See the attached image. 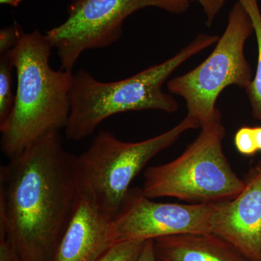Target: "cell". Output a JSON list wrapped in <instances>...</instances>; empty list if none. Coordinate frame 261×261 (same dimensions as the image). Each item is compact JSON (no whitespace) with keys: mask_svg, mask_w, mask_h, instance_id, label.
<instances>
[{"mask_svg":"<svg viewBox=\"0 0 261 261\" xmlns=\"http://www.w3.org/2000/svg\"><path fill=\"white\" fill-rule=\"evenodd\" d=\"M13 69L14 63L10 51L0 54V123L9 116L14 106L15 94L12 89Z\"/></svg>","mask_w":261,"mask_h":261,"instance_id":"cell-13","label":"cell"},{"mask_svg":"<svg viewBox=\"0 0 261 261\" xmlns=\"http://www.w3.org/2000/svg\"><path fill=\"white\" fill-rule=\"evenodd\" d=\"M219 39L217 35L201 33L167 61L117 82H99L87 70H79L70 92V112L65 128L67 138H86L105 120L118 113L147 110L176 112L177 101L163 90V84L178 67Z\"/></svg>","mask_w":261,"mask_h":261,"instance_id":"cell-3","label":"cell"},{"mask_svg":"<svg viewBox=\"0 0 261 261\" xmlns=\"http://www.w3.org/2000/svg\"><path fill=\"white\" fill-rule=\"evenodd\" d=\"M0 261H21L3 231H0Z\"/></svg>","mask_w":261,"mask_h":261,"instance_id":"cell-18","label":"cell"},{"mask_svg":"<svg viewBox=\"0 0 261 261\" xmlns=\"http://www.w3.org/2000/svg\"><path fill=\"white\" fill-rule=\"evenodd\" d=\"M75 157L51 130L0 171V231L21 261H51L78 199Z\"/></svg>","mask_w":261,"mask_h":261,"instance_id":"cell-1","label":"cell"},{"mask_svg":"<svg viewBox=\"0 0 261 261\" xmlns=\"http://www.w3.org/2000/svg\"><path fill=\"white\" fill-rule=\"evenodd\" d=\"M23 30L21 25L15 20L13 25L0 30V54L8 53L16 46Z\"/></svg>","mask_w":261,"mask_h":261,"instance_id":"cell-16","label":"cell"},{"mask_svg":"<svg viewBox=\"0 0 261 261\" xmlns=\"http://www.w3.org/2000/svg\"><path fill=\"white\" fill-rule=\"evenodd\" d=\"M145 242H118L110 247L97 261H137Z\"/></svg>","mask_w":261,"mask_h":261,"instance_id":"cell-14","label":"cell"},{"mask_svg":"<svg viewBox=\"0 0 261 261\" xmlns=\"http://www.w3.org/2000/svg\"><path fill=\"white\" fill-rule=\"evenodd\" d=\"M225 136L221 121L201 127L197 138L178 157L146 170L142 194L150 199L174 197L191 203L234 198L243 191L245 181L225 155Z\"/></svg>","mask_w":261,"mask_h":261,"instance_id":"cell-4","label":"cell"},{"mask_svg":"<svg viewBox=\"0 0 261 261\" xmlns=\"http://www.w3.org/2000/svg\"><path fill=\"white\" fill-rule=\"evenodd\" d=\"M254 137L258 152H261V126H253Z\"/></svg>","mask_w":261,"mask_h":261,"instance_id":"cell-20","label":"cell"},{"mask_svg":"<svg viewBox=\"0 0 261 261\" xmlns=\"http://www.w3.org/2000/svg\"><path fill=\"white\" fill-rule=\"evenodd\" d=\"M233 143L239 153L244 156L251 157L258 152L254 137L253 126L240 127L235 133Z\"/></svg>","mask_w":261,"mask_h":261,"instance_id":"cell-15","label":"cell"},{"mask_svg":"<svg viewBox=\"0 0 261 261\" xmlns=\"http://www.w3.org/2000/svg\"><path fill=\"white\" fill-rule=\"evenodd\" d=\"M215 204L154 202L141 189H130L113 219L115 241H147L183 233H211Z\"/></svg>","mask_w":261,"mask_h":261,"instance_id":"cell-8","label":"cell"},{"mask_svg":"<svg viewBox=\"0 0 261 261\" xmlns=\"http://www.w3.org/2000/svg\"><path fill=\"white\" fill-rule=\"evenodd\" d=\"M53 47L38 29L22 31L11 51L17 76L14 106L0 123L1 149L11 159L51 130L65 128L70 112L74 73L54 70Z\"/></svg>","mask_w":261,"mask_h":261,"instance_id":"cell-2","label":"cell"},{"mask_svg":"<svg viewBox=\"0 0 261 261\" xmlns=\"http://www.w3.org/2000/svg\"><path fill=\"white\" fill-rule=\"evenodd\" d=\"M137 261H156L154 255L152 240H147L145 242L142 251Z\"/></svg>","mask_w":261,"mask_h":261,"instance_id":"cell-19","label":"cell"},{"mask_svg":"<svg viewBox=\"0 0 261 261\" xmlns=\"http://www.w3.org/2000/svg\"><path fill=\"white\" fill-rule=\"evenodd\" d=\"M197 128L198 122L187 115L171 129L140 142H123L111 132L100 130L90 147L75 157L79 188L114 219L128 197L130 184L149 161L187 130Z\"/></svg>","mask_w":261,"mask_h":261,"instance_id":"cell-5","label":"cell"},{"mask_svg":"<svg viewBox=\"0 0 261 261\" xmlns=\"http://www.w3.org/2000/svg\"><path fill=\"white\" fill-rule=\"evenodd\" d=\"M23 0H0L2 5H9L11 7H18Z\"/></svg>","mask_w":261,"mask_h":261,"instance_id":"cell-21","label":"cell"},{"mask_svg":"<svg viewBox=\"0 0 261 261\" xmlns=\"http://www.w3.org/2000/svg\"><path fill=\"white\" fill-rule=\"evenodd\" d=\"M202 7L205 15L206 25L211 27L214 23L215 19L219 15L226 0H196Z\"/></svg>","mask_w":261,"mask_h":261,"instance_id":"cell-17","label":"cell"},{"mask_svg":"<svg viewBox=\"0 0 261 261\" xmlns=\"http://www.w3.org/2000/svg\"><path fill=\"white\" fill-rule=\"evenodd\" d=\"M115 243L113 219L80 190L74 211L51 261H97Z\"/></svg>","mask_w":261,"mask_h":261,"instance_id":"cell-10","label":"cell"},{"mask_svg":"<svg viewBox=\"0 0 261 261\" xmlns=\"http://www.w3.org/2000/svg\"><path fill=\"white\" fill-rule=\"evenodd\" d=\"M156 261H251L213 233H190L152 240Z\"/></svg>","mask_w":261,"mask_h":261,"instance_id":"cell-11","label":"cell"},{"mask_svg":"<svg viewBox=\"0 0 261 261\" xmlns=\"http://www.w3.org/2000/svg\"><path fill=\"white\" fill-rule=\"evenodd\" d=\"M234 198L216 202L211 232L224 239L251 261H261V160L243 178Z\"/></svg>","mask_w":261,"mask_h":261,"instance_id":"cell-9","label":"cell"},{"mask_svg":"<svg viewBox=\"0 0 261 261\" xmlns=\"http://www.w3.org/2000/svg\"><path fill=\"white\" fill-rule=\"evenodd\" d=\"M251 19L254 33L256 39L257 61L256 70L253 80L246 92L252 116L257 121H261V12L257 0H238Z\"/></svg>","mask_w":261,"mask_h":261,"instance_id":"cell-12","label":"cell"},{"mask_svg":"<svg viewBox=\"0 0 261 261\" xmlns=\"http://www.w3.org/2000/svg\"><path fill=\"white\" fill-rule=\"evenodd\" d=\"M191 0H73L63 23L46 32L58 51L61 69L72 70L89 49H102L116 42L127 18L146 8L174 15L187 13Z\"/></svg>","mask_w":261,"mask_h":261,"instance_id":"cell-7","label":"cell"},{"mask_svg":"<svg viewBox=\"0 0 261 261\" xmlns=\"http://www.w3.org/2000/svg\"><path fill=\"white\" fill-rule=\"evenodd\" d=\"M253 33L251 19L237 1L210 56L193 69L168 81V92L185 101L187 116L198 122L200 128L221 121L216 102L226 87L236 86L247 90L251 84L254 75L245 47Z\"/></svg>","mask_w":261,"mask_h":261,"instance_id":"cell-6","label":"cell"}]
</instances>
